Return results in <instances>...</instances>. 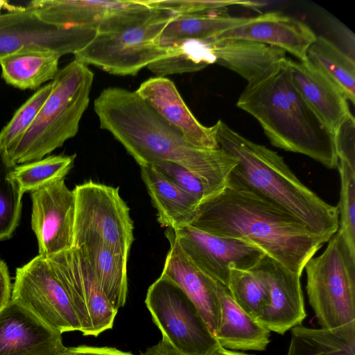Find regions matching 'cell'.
Masks as SVG:
<instances>
[{"label": "cell", "instance_id": "obj_1", "mask_svg": "<svg viewBox=\"0 0 355 355\" xmlns=\"http://www.w3.org/2000/svg\"><path fill=\"white\" fill-rule=\"evenodd\" d=\"M100 126L108 131L141 166L158 161L180 165L204 184L209 198L222 191L237 161L220 148L208 150L188 143L135 92L103 89L94 103Z\"/></svg>", "mask_w": 355, "mask_h": 355}, {"label": "cell", "instance_id": "obj_2", "mask_svg": "<svg viewBox=\"0 0 355 355\" xmlns=\"http://www.w3.org/2000/svg\"><path fill=\"white\" fill-rule=\"evenodd\" d=\"M189 225L247 242L300 275L306 262L327 242L288 212L227 184L200 203Z\"/></svg>", "mask_w": 355, "mask_h": 355}, {"label": "cell", "instance_id": "obj_3", "mask_svg": "<svg viewBox=\"0 0 355 355\" xmlns=\"http://www.w3.org/2000/svg\"><path fill=\"white\" fill-rule=\"evenodd\" d=\"M215 125L219 148L237 161L227 184L288 212L328 241L339 227L338 207L306 187L276 152L250 141L221 120Z\"/></svg>", "mask_w": 355, "mask_h": 355}, {"label": "cell", "instance_id": "obj_4", "mask_svg": "<svg viewBox=\"0 0 355 355\" xmlns=\"http://www.w3.org/2000/svg\"><path fill=\"white\" fill-rule=\"evenodd\" d=\"M288 59L248 83L236 105L259 121L274 146L309 156L328 168H336L334 135L293 85Z\"/></svg>", "mask_w": 355, "mask_h": 355}, {"label": "cell", "instance_id": "obj_5", "mask_svg": "<svg viewBox=\"0 0 355 355\" xmlns=\"http://www.w3.org/2000/svg\"><path fill=\"white\" fill-rule=\"evenodd\" d=\"M93 80L87 65L75 59L58 71L36 118L7 150L14 164L42 159L76 136L89 103Z\"/></svg>", "mask_w": 355, "mask_h": 355}, {"label": "cell", "instance_id": "obj_6", "mask_svg": "<svg viewBox=\"0 0 355 355\" xmlns=\"http://www.w3.org/2000/svg\"><path fill=\"white\" fill-rule=\"evenodd\" d=\"M328 241L304 269L309 302L320 328L333 330L355 325V254L338 230Z\"/></svg>", "mask_w": 355, "mask_h": 355}, {"label": "cell", "instance_id": "obj_7", "mask_svg": "<svg viewBox=\"0 0 355 355\" xmlns=\"http://www.w3.org/2000/svg\"><path fill=\"white\" fill-rule=\"evenodd\" d=\"M159 12L144 23L116 32L97 33L74 59L116 76H136L140 70L172 52L159 45V36L171 19Z\"/></svg>", "mask_w": 355, "mask_h": 355}, {"label": "cell", "instance_id": "obj_8", "mask_svg": "<svg viewBox=\"0 0 355 355\" xmlns=\"http://www.w3.org/2000/svg\"><path fill=\"white\" fill-rule=\"evenodd\" d=\"M73 191V247L102 243L128 257L134 241V225L119 188L89 180L76 185Z\"/></svg>", "mask_w": 355, "mask_h": 355}, {"label": "cell", "instance_id": "obj_9", "mask_svg": "<svg viewBox=\"0 0 355 355\" xmlns=\"http://www.w3.org/2000/svg\"><path fill=\"white\" fill-rule=\"evenodd\" d=\"M152 319L165 339L184 355H217L220 346L195 304L168 278L160 275L145 300Z\"/></svg>", "mask_w": 355, "mask_h": 355}, {"label": "cell", "instance_id": "obj_10", "mask_svg": "<svg viewBox=\"0 0 355 355\" xmlns=\"http://www.w3.org/2000/svg\"><path fill=\"white\" fill-rule=\"evenodd\" d=\"M11 300L61 334L81 331L73 304L46 257L37 255L17 268Z\"/></svg>", "mask_w": 355, "mask_h": 355}, {"label": "cell", "instance_id": "obj_11", "mask_svg": "<svg viewBox=\"0 0 355 355\" xmlns=\"http://www.w3.org/2000/svg\"><path fill=\"white\" fill-rule=\"evenodd\" d=\"M44 21L57 26H88L97 33L123 31L144 23L159 10L141 0H35L28 5Z\"/></svg>", "mask_w": 355, "mask_h": 355}, {"label": "cell", "instance_id": "obj_12", "mask_svg": "<svg viewBox=\"0 0 355 355\" xmlns=\"http://www.w3.org/2000/svg\"><path fill=\"white\" fill-rule=\"evenodd\" d=\"M88 26H57L42 20L29 6L0 13V59L26 50H49L60 56L80 51L96 36Z\"/></svg>", "mask_w": 355, "mask_h": 355}, {"label": "cell", "instance_id": "obj_13", "mask_svg": "<svg viewBox=\"0 0 355 355\" xmlns=\"http://www.w3.org/2000/svg\"><path fill=\"white\" fill-rule=\"evenodd\" d=\"M46 258L73 304L83 335L98 336L112 329L118 311L101 290L80 250L72 247Z\"/></svg>", "mask_w": 355, "mask_h": 355}, {"label": "cell", "instance_id": "obj_14", "mask_svg": "<svg viewBox=\"0 0 355 355\" xmlns=\"http://www.w3.org/2000/svg\"><path fill=\"white\" fill-rule=\"evenodd\" d=\"M201 271L227 287L230 268L250 270L265 254L242 240L214 235L191 225L165 232Z\"/></svg>", "mask_w": 355, "mask_h": 355}, {"label": "cell", "instance_id": "obj_15", "mask_svg": "<svg viewBox=\"0 0 355 355\" xmlns=\"http://www.w3.org/2000/svg\"><path fill=\"white\" fill-rule=\"evenodd\" d=\"M31 227L39 255L49 257L73 247L75 197L64 179L31 191Z\"/></svg>", "mask_w": 355, "mask_h": 355}, {"label": "cell", "instance_id": "obj_16", "mask_svg": "<svg viewBox=\"0 0 355 355\" xmlns=\"http://www.w3.org/2000/svg\"><path fill=\"white\" fill-rule=\"evenodd\" d=\"M250 271L262 280L269 297L268 304L257 321L270 331L279 334L302 324L306 313L301 275L266 254Z\"/></svg>", "mask_w": 355, "mask_h": 355}, {"label": "cell", "instance_id": "obj_17", "mask_svg": "<svg viewBox=\"0 0 355 355\" xmlns=\"http://www.w3.org/2000/svg\"><path fill=\"white\" fill-rule=\"evenodd\" d=\"M62 334L10 300L0 312V355H61Z\"/></svg>", "mask_w": 355, "mask_h": 355}, {"label": "cell", "instance_id": "obj_18", "mask_svg": "<svg viewBox=\"0 0 355 355\" xmlns=\"http://www.w3.org/2000/svg\"><path fill=\"white\" fill-rule=\"evenodd\" d=\"M317 35L304 22L279 12H269L240 26L218 33L210 40L237 39L259 42L288 51L306 61ZM207 40V39H206Z\"/></svg>", "mask_w": 355, "mask_h": 355}, {"label": "cell", "instance_id": "obj_19", "mask_svg": "<svg viewBox=\"0 0 355 355\" xmlns=\"http://www.w3.org/2000/svg\"><path fill=\"white\" fill-rule=\"evenodd\" d=\"M135 92L176 127L188 143L202 149L219 148L216 125L205 126L195 117L172 80L160 76L150 78Z\"/></svg>", "mask_w": 355, "mask_h": 355}, {"label": "cell", "instance_id": "obj_20", "mask_svg": "<svg viewBox=\"0 0 355 355\" xmlns=\"http://www.w3.org/2000/svg\"><path fill=\"white\" fill-rule=\"evenodd\" d=\"M170 243L161 275L176 284L198 309L216 337L220 321L216 281L198 268L183 253L176 240L165 232Z\"/></svg>", "mask_w": 355, "mask_h": 355}, {"label": "cell", "instance_id": "obj_21", "mask_svg": "<svg viewBox=\"0 0 355 355\" xmlns=\"http://www.w3.org/2000/svg\"><path fill=\"white\" fill-rule=\"evenodd\" d=\"M292 82L306 103L334 135L351 113L343 92L306 61L288 59Z\"/></svg>", "mask_w": 355, "mask_h": 355}, {"label": "cell", "instance_id": "obj_22", "mask_svg": "<svg viewBox=\"0 0 355 355\" xmlns=\"http://www.w3.org/2000/svg\"><path fill=\"white\" fill-rule=\"evenodd\" d=\"M207 64L225 67L250 83L286 58V52L268 44L237 39L202 40Z\"/></svg>", "mask_w": 355, "mask_h": 355}, {"label": "cell", "instance_id": "obj_23", "mask_svg": "<svg viewBox=\"0 0 355 355\" xmlns=\"http://www.w3.org/2000/svg\"><path fill=\"white\" fill-rule=\"evenodd\" d=\"M220 321L216 338L230 350L263 351L270 343V331L243 311L228 288L216 282Z\"/></svg>", "mask_w": 355, "mask_h": 355}, {"label": "cell", "instance_id": "obj_24", "mask_svg": "<svg viewBox=\"0 0 355 355\" xmlns=\"http://www.w3.org/2000/svg\"><path fill=\"white\" fill-rule=\"evenodd\" d=\"M141 177L162 227L175 230L189 225L200 202L170 182L150 165L141 166Z\"/></svg>", "mask_w": 355, "mask_h": 355}, {"label": "cell", "instance_id": "obj_25", "mask_svg": "<svg viewBox=\"0 0 355 355\" xmlns=\"http://www.w3.org/2000/svg\"><path fill=\"white\" fill-rule=\"evenodd\" d=\"M76 248L88 261L101 290L118 311L126 302L128 257L102 243H92Z\"/></svg>", "mask_w": 355, "mask_h": 355}, {"label": "cell", "instance_id": "obj_26", "mask_svg": "<svg viewBox=\"0 0 355 355\" xmlns=\"http://www.w3.org/2000/svg\"><path fill=\"white\" fill-rule=\"evenodd\" d=\"M252 19L253 17H232L225 14L223 10L173 15L159 36V43L162 47L171 48L189 40H206L218 33L245 24Z\"/></svg>", "mask_w": 355, "mask_h": 355}, {"label": "cell", "instance_id": "obj_27", "mask_svg": "<svg viewBox=\"0 0 355 355\" xmlns=\"http://www.w3.org/2000/svg\"><path fill=\"white\" fill-rule=\"evenodd\" d=\"M61 56L49 50H26L0 59L1 77L20 89H34L53 79Z\"/></svg>", "mask_w": 355, "mask_h": 355}, {"label": "cell", "instance_id": "obj_28", "mask_svg": "<svg viewBox=\"0 0 355 355\" xmlns=\"http://www.w3.org/2000/svg\"><path fill=\"white\" fill-rule=\"evenodd\" d=\"M286 355H355V325L333 330L296 326Z\"/></svg>", "mask_w": 355, "mask_h": 355}, {"label": "cell", "instance_id": "obj_29", "mask_svg": "<svg viewBox=\"0 0 355 355\" xmlns=\"http://www.w3.org/2000/svg\"><path fill=\"white\" fill-rule=\"evenodd\" d=\"M343 92L347 101H355L354 59L323 36H317L309 46L306 60Z\"/></svg>", "mask_w": 355, "mask_h": 355}, {"label": "cell", "instance_id": "obj_30", "mask_svg": "<svg viewBox=\"0 0 355 355\" xmlns=\"http://www.w3.org/2000/svg\"><path fill=\"white\" fill-rule=\"evenodd\" d=\"M16 166L0 147V241L12 236L21 216L24 193L13 177Z\"/></svg>", "mask_w": 355, "mask_h": 355}, {"label": "cell", "instance_id": "obj_31", "mask_svg": "<svg viewBox=\"0 0 355 355\" xmlns=\"http://www.w3.org/2000/svg\"><path fill=\"white\" fill-rule=\"evenodd\" d=\"M76 155H52L17 166L13 177L24 193L32 191L49 182L64 179L74 164Z\"/></svg>", "mask_w": 355, "mask_h": 355}, {"label": "cell", "instance_id": "obj_32", "mask_svg": "<svg viewBox=\"0 0 355 355\" xmlns=\"http://www.w3.org/2000/svg\"><path fill=\"white\" fill-rule=\"evenodd\" d=\"M236 303L257 320L268 304L267 288L261 279L250 270L231 268L227 287Z\"/></svg>", "mask_w": 355, "mask_h": 355}, {"label": "cell", "instance_id": "obj_33", "mask_svg": "<svg viewBox=\"0 0 355 355\" xmlns=\"http://www.w3.org/2000/svg\"><path fill=\"white\" fill-rule=\"evenodd\" d=\"M53 88V82L39 89L15 113L0 132V147L7 150L26 132Z\"/></svg>", "mask_w": 355, "mask_h": 355}, {"label": "cell", "instance_id": "obj_34", "mask_svg": "<svg viewBox=\"0 0 355 355\" xmlns=\"http://www.w3.org/2000/svg\"><path fill=\"white\" fill-rule=\"evenodd\" d=\"M337 168L340 179V200L337 207L340 215L338 230L355 254V170L341 161H338Z\"/></svg>", "mask_w": 355, "mask_h": 355}, {"label": "cell", "instance_id": "obj_35", "mask_svg": "<svg viewBox=\"0 0 355 355\" xmlns=\"http://www.w3.org/2000/svg\"><path fill=\"white\" fill-rule=\"evenodd\" d=\"M142 1L153 9L170 12L172 15L205 13L220 10L233 5L253 8L263 5L258 1L241 0H142Z\"/></svg>", "mask_w": 355, "mask_h": 355}, {"label": "cell", "instance_id": "obj_36", "mask_svg": "<svg viewBox=\"0 0 355 355\" xmlns=\"http://www.w3.org/2000/svg\"><path fill=\"white\" fill-rule=\"evenodd\" d=\"M150 166L178 187L198 200L200 203L209 198L208 192L202 182L184 167L166 161L155 162Z\"/></svg>", "mask_w": 355, "mask_h": 355}, {"label": "cell", "instance_id": "obj_37", "mask_svg": "<svg viewBox=\"0 0 355 355\" xmlns=\"http://www.w3.org/2000/svg\"><path fill=\"white\" fill-rule=\"evenodd\" d=\"M334 139L338 161L355 170V120L352 114L337 129Z\"/></svg>", "mask_w": 355, "mask_h": 355}, {"label": "cell", "instance_id": "obj_38", "mask_svg": "<svg viewBox=\"0 0 355 355\" xmlns=\"http://www.w3.org/2000/svg\"><path fill=\"white\" fill-rule=\"evenodd\" d=\"M12 288L8 266L0 259V312L11 300Z\"/></svg>", "mask_w": 355, "mask_h": 355}, {"label": "cell", "instance_id": "obj_39", "mask_svg": "<svg viewBox=\"0 0 355 355\" xmlns=\"http://www.w3.org/2000/svg\"><path fill=\"white\" fill-rule=\"evenodd\" d=\"M140 355H184L174 349L165 339L148 348Z\"/></svg>", "mask_w": 355, "mask_h": 355}, {"label": "cell", "instance_id": "obj_40", "mask_svg": "<svg viewBox=\"0 0 355 355\" xmlns=\"http://www.w3.org/2000/svg\"><path fill=\"white\" fill-rule=\"evenodd\" d=\"M217 355H251L245 354L243 352H235L234 350H230L227 349H224L220 347V349L218 350Z\"/></svg>", "mask_w": 355, "mask_h": 355}]
</instances>
